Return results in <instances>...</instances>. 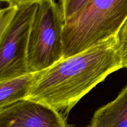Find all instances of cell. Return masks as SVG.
<instances>
[{
    "instance_id": "6",
    "label": "cell",
    "mask_w": 127,
    "mask_h": 127,
    "mask_svg": "<svg viewBox=\"0 0 127 127\" xmlns=\"http://www.w3.org/2000/svg\"><path fill=\"white\" fill-rule=\"evenodd\" d=\"M88 127H127V85L113 101L95 112Z\"/></svg>"
},
{
    "instance_id": "7",
    "label": "cell",
    "mask_w": 127,
    "mask_h": 127,
    "mask_svg": "<svg viewBox=\"0 0 127 127\" xmlns=\"http://www.w3.org/2000/svg\"><path fill=\"white\" fill-rule=\"evenodd\" d=\"M39 73L0 81V109L25 99Z\"/></svg>"
},
{
    "instance_id": "4",
    "label": "cell",
    "mask_w": 127,
    "mask_h": 127,
    "mask_svg": "<svg viewBox=\"0 0 127 127\" xmlns=\"http://www.w3.org/2000/svg\"><path fill=\"white\" fill-rule=\"evenodd\" d=\"M37 4L17 6L0 41V81L29 74L27 65L29 34Z\"/></svg>"
},
{
    "instance_id": "8",
    "label": "cell",
    "mask_w": 127,
    "mask_h": 127,
    "mask_svg": "<svg viewBox=\"0 0 127 127\" xmlns=\"http://www.w3.org/2000/svg\"><path fill=\"white\" fill-rule=\"evenodd\" d=\"M88 1L89 0H61L59 4L64 22H67L79 13Z\"/></svg>"
},
{
    "instance_id": "1",
    "label": "cell",
    "mask_w": 127,
    "mask_h": 127,
    "mask_svg": "<svg viewBox=\"0 0 127 127\" xmlns=\"http://www.w3.org/2000/svg\"><path fill=\"white\" fill-rule=\"evenodd\" d=\"M123 68L117 35L39 72L25 99L67 114L97 84Z\"/></svg>"
},
{
    "instance_id": "5",
    "label": "cell",
    "mask_w": 127,
    "mask_h": 127,
    "mask_svg": "<svg viewBox=\"0 0 127 127\" xmlns=\"http://www.w3.org/2000/svg\"><path fill=\"white\" fill-rule=\"evenodd\" d=\"M0 127H67L63 115L44 104L21 99L0 109Z\"/></svg>"
},
{
    "instance_id": "9",
    "label": "cell",
    "mask_w": 127,
    "mask_h": 127,
    "mask_svg": "<svg viewBox=\"0 0 127 127\" xmlns=\"http://www.w3.org/2000/svg\"><path fill=\"white\" fill-rule=\"evenodd\" d=\"M16 6H10L1 8L0 7V41L5 31L11 22L16 10Z\"/></svg>"
},
{
    "instance_id": "2",
    "label": "cell",
    "mask_w": 127,
    "mask_h": 127,
    "mask_svg": "<svg viewBox=\"0 0 127 127\" xmlns=\"http://www.w3.org/2000/svg\"><path fill=\"white\" fill-rule=\"evenodd\" d=\"M127 19V0H89L64 23V58L81 53L118 35Z\"/></svg>"
},
{
    "instance_id": "11",
    "label": "cell",
    "mask_w": 127,
    "mask_h": 127,
    "mask_svg": "<svg viewBox=\"0 0 127 127\" xmlns=\"http://www.w3.org/2000/svg\"><path fill=\"white\" fill-rule=\"evenodd\" d=\"M47 1V0H9L7 2L8 5L10 6H19L22 4H27L32 3H39L42 1Z\"/></svg>"
},
{
    "instance_id": "10",
    "label": "cell",
    "mask_w": 127,
    "mask_h": 127,
    "mask_svg": "<svg viewBox=\"0 0 127 127\" xmlns=\"http://www.w3.org/2000/svg\"><path fill=\"white\" fill-rule=\"evenodd\" d=\"M123 68H127V19L118 33Z\"/></svg>"
},
{
    "instance_id": "3",
    "label": "cell",
    "mask_w": 127,
    "mask_h": 127,
    "mask_svg": "<svg viewBox=\"0 0 127 127\" xmlns=\"http://www.w3.org/2000/svg\"><path fill=\"white\" fill-rule=\"evenodd\" d=\"M63 14L60 4L47 0L37 4L29 34V73L48 69L64 58Z\"/></svg>"
},
{
    "instance_id": "12",
    "label": "cell",
    "mask_w": 127,
    "mask_h": 127,
    "mask_svg": "<svg viewBox=\"0 0 127 127\" xmlns=\"http://www.w3.org/2000/svg\"><path fill=\"white\" fill-rule=\"evenodd\" d=\"M9 0H0V2H6V3H7V2H9Z\"/></svg>"
}]
</instances>
